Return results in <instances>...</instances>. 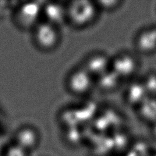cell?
<instances>
[{"mask_svg": "<svg viewBox=\"0 0 156 156\" xmlns=\"http://www.w3.org/2000/svg\"><path fill=\"white\" fill-rule=\"evenodd\" d=\"M96 4L99 11L105 12H114L119 9L124 3V1L118 0L110 1H95Z\"/></svg>", "mask_w": 156, "mask_h": 156, "instance_id": "obj_14", "label": "cell"}, {"mask_svg": "<svg viewBox=\"0 0 156 156\" xmlns=\"http://www.w3.org/2000/svg\"><path fill=\"white\" fill-rule=\"evenodd\" d=\"M133 51L140 57H149L156 54V25L139 29L133 38Z\"/></svg>", "mask_w": 156, "mask_h": 156, "instance_id": "obj_6", "label": "cell"}, {"mask_svg": "<svg viewBox=\"0 0 156 156\" xmlns=\"http://www.w3.org/2000/svg\"><path fill=\"white\" fill-rule=\"evenodd\" d=\"M124 84V82L111 69L95 79V88L105 92L116 91Z\"/></svg>", "mask_w": 156, "mask_h": 156, "instance_id": "obj_12", "label": "cell"}, {"mask_svg": "<svg viewBox=\"0 0 156 156\" xmlns=\"http://www.w3.org/2000/svg\"><path fill=\"white\" fill-rule=\"evenodd\" d=\"M29 152L12 142L7 147L4 156H29Z\"/></svg>", "mask_w": 156, "mask_h": 156, "instance_id": "obj_15", "label": "cell"}, {"mask_svg": "<svg viewBox=\"0 0 156 156\" xmlns=\"http://www.w3.org/2000/svg\"><path fill=\"white\" fill-rule=\"evenodd\" d=\"M68 24L77 29L90 26L97 20L100 12L95 1L79 0L67 2Z\"/></svg>", "mask_w": 156, "mask_h": 156, "instance_id": "obj_1", "label": "cell"}, {"mask_svg": "<svg viewBox=\"0 0 156 156\" xmlns=\"http://www.w3.org/2000/svg\"><path fill=\"white\" fill-rule=\"evenodd\" d=\"M43 2L38 1L24 2L15 7L13 21L22 30H32L42 21Z\"/></svg>", "mask_w": 156, "mask_h": 156, "instance_id": "obj_3", "label": "cell"}, {"mask_svg": "<svg viewBox=\"0 0 156 156\" xmlns=\"http://www.w3.org/2000/svg\"><path fill=\"white\" fill-rule=\"evenodd\" d=\"M141 66L140 56L134 51H121L112 56L110 69L124 83L140 77Z\"/></svg>", "mask_w": 156, "mask_h": 156, "instance_id": "obj_2", "label": "cell"}, {"mask_svg": "<svg viewBox=\"0 0 156 156\" xmlns=\"http://www.w3.org/2000/svg\"><path fill=\"white\" fill-rule=\"evenodd\" d=\"M40 141V135L37 129L30 125L18 128L14 133L13 143L29 154L35 150Z\"/></svg>", "mask_w": 156, "mask_h": 156, "instance_id": "obj_9", "label": "cell"}, {"mask_svg": "<svg viewBox=\"0 0 156 156\" xmlns=\"http://www.w3.org/2000/svg\"><path fill=\"white\" fill-rule=\"evenodd\" d=\"M124 85H126L124 93L125 102L133 110L148 98L140 77L125 83Z\"/></svg>", "mask_w": 156, "mask_h": 156, "instance_id": "obj_10", "label": "cell"}, {"mask_svg": "<svg viewBox=\"0 0 156 156\" xmlns=\"http://www.w3.org/2000/svg\"><path fill=\"white\" fill-rule=\"evenodd\" d=\"M112 56L103 52H94L84 60L83 66L95 79L111 68Z\"/></svg>", "mask_w": 156, "mask_h": 156, "instance_id": "obj_8", "label": "cell"}, {"mask_svg": "<svg viewBox=\"0 0 156 156\" xmlns=\"http://www.w3.org/2000/svg\"><path fill=\"white\" fill-rule=\"evenodd\" d=\"M149 98H156V71L149 70L140 77Z\"/></svg>", "mask_w": 156, "mask_h": 156, "instance_id": "obj_13", "label": "cell"}, {"mask_svg": "<svg viewBox=\"0 0 156 156\" xmlns=\"http://www.w3.org/2000/svg\"><path fill=\"white\" fill-rule=\"evenodd\" d=\"M134 110L141 122L151 126L156 122V98L148 97Z\"/></svg>", "mask_w": 156, "mask_h": 156, "instance_id": "obj_11", "label": "cell"}, {"mask_svg": "<svg viewBox=\"0 0 156 156\" xmlns=\"http://www.w3.org/2000/svg\"><path fill=\"white\" fill-rule=\"evenodd\" d=\"M42 21L60 29L68 24L66 2H44L42 7Z\"/></svg>", "mask_w": 156, "mask_h": 156, "instance_id": "obj_7", "label": "cell"}, {"mask_svg": "<svg viewBox=\"0 0 156 156\" xmlns=\"http://www.w3.org/2000/svg\"><path fill=\"white\" fill-rule=\"evenodd\" d=\"M151 128V133L154 139L156 140V122L153 123L150 126Z\"/></svg>", "mask_w": 156, "mask_h": 156, "instance_id": "obj_16", "label": "cell"}, {"mask_svg": "<svg viewBox=\"0 0 156 156\" xmlns=\"http://www.w3.org/2000/svg\"><path fill=\"white\" fill-rule=\"evenodd\" d=\"M66 86L71 94L85 96L95 88V79L83 66H80L68 74Z\"/></svg>", "mask_w": 156, "mask_h": 156, "instance_id": "obj_5", "label": "cell"}, {"mask_svg": "<svg viewBox=\"0 0 156 156\" xmlns=\"http://www.w3.org/2000/svg\"><path fill=\"white\" fill-rule=\"evenodd\" d=\"M60 28L41 21L32 30L34 44L44 52H49L56 49L61 41Z\"/></svg>", "mask_w": 156, "mask_h": 156, "instance_id": "obj_4", "label": "cell"}]
</instances>
